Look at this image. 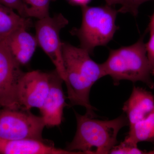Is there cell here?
I'll return each instance as SVG.
<instances>
[{
    "label": "cell",
    "instance_id": "6da1fadb",
    "mask_svg": "<svg viewBox=\"0 0 154 154\" xmlns=\"http://www.w3.org/2000/svg\"><path fill=\"white\" fill-rule=\"evenodd\" d=\"M62 51L67 78V98L71 105L83 106L86 108V115L96 117V109L90 103V94L95 83L105 76L101 64L93 60L86 50L68 42H62Z\"/></svg>",
    "mask_w": 154,
    "mask_h": 154
},
{
    "label": "cell",
    "instance_id": "7a4b0ae2",
    "mask_svg": "<svg viewBox=\"0 0 154 154\" xmlns=\"http://www.w3.org/2000/svg\"><path fill=\"white\" fill-rule=\"evenodd\" d=\"M77 130L74 137L66 146L70 151L85 154H109L117 145V136L120 130L129 125L128 119L122 115L110 120L94 119L85 114L75 112Z\"/></svg>",
    "mask_w": 154,
    "mask_h": 154
},
{
    "label": "cell",
    "instance_id": "3957f363",
    "mask_svg": "<svg viewBox=\"0 0 154 154\" xmlns=\"http://www.w3.org/2000/svg\"><path fill=\"white\" fill-rule=\"evenodd\" d=\"M144 37V35L129 46L110 49L107 60L101 64L105 76L111 77L114 85L127 80L133 83L142 82L151 89L154 88Z\"/></svg>",
    "mask_w": 154,
    "mask_h": 154
},
{
    "label": "cell",
    "instance_id": "277c9868",
    "mask_svg": "<svg viewBox=\"0 0 154 154\" xmlns=\"http://www.w3.org/2000/svg\"><path fill=\"white\" fill-rule=\"evenodd\" d=\"M82 25L72 29V35L76 36L80 47L92 54L98 46H105L113 39L118 27L116 20L119 12L112 6L82 7Z\"/></svg>",
    "mask_w": 154,
    "mask_h": 154
},
{
    "label": "cell",
    "instance_id": "5b68a950",
    "mask_svg": "<svg viewBox=\"0 0 154 154\" xmlns=\"http://www.w3.org/2000/svg\"><path fill=\"white\" fill-rule=\"evenodd\" d=\"M45 124L42 117L30 110L2 108L0 110V139L7 140H43Z\"/></svg>",
    "mask_w": 154,
    "mask_h": 154
},
{
    "label": "cell",
    "instance_id": "8992f818",
    "mask_svg": "<svg viewBox=\"0 0 154 154\" xmlns=\"http://www.w3.org/2000/svg\"><path fill=\"white\" fill-rule=\"evenodd\" d=\"M69 21L62 14L38 19L35 23L38 45L50 59L55 70L66 85L67 78L63 59L60 32Z\"/></svg>",
    "mask_w": 154,
    "mask_h": 154
},
{
    "label": "cell",
    "instance_id": "52a82bcc",
    "mask_svg": "<svg viewBox=\"0 0 154 154\" xmlns=\"http://www.w3.org/2000/svg\"><path fill=\"white\" fill-rule=\"evenodd\" d=\"M20 66L5 40L0 42V105L2 108L21 109L17 102V88L25 72Z\"/></svg>",
    "mask_w": 154,
    "mask_h": 154
},
{
    "label": "cell",
    "instance_id": "ba28073f",
    "mask_svg": "<svg viewBox=\"0 0 154 154\" xmlns=\"http://www.w3.org/2000/svg\"><path fill=\"white\" fill-rule=\"evenodd\" d=\"M51 76V72L35 70L24 73L17 88V102L20 109L30 110L41 108L49 92Z\"/></svg>",
    "mask_w": 154,
    "mask_h": 154
},
{
    "label": "cell",
    "instance_id": "9c48e42d",
    "mask_svg": "<svg viewBox=\"0 0 154 154\" xmlns=\"http://www.w3.org/2000/svg\"><path fill=\"white\" fill-rule=\"evenodd\" d=\"M63 82L56 70L51 72L49 92L39 109L45 126H59L62 121L64 108L68 105L63 90Z\"/></svg>",
    "mask_w": 154,
    "mask_h": 154
},
{
    "label": "cell",
    "instance_id": "30bf717a",
    "mask_svg": "<svg viewBox=\"0 0 154 154\" xmlns=\"http://www.w3.org/2000/svg\"><path fill=\"white\" fill-rule=\"evenodd\" d=\"M0 154H83V153L57 148L45 140H7L0 139Z\"/></svg>",
    "mask_w": 154,
    "mask_h": 154
},
{
    "label": "cell",
    "instance_id": "8fae6325",
    "mask_svg": "<svg viewBox=\"0 0 154 154\" xmlns=\"http://www.w3.org/2000/svg\"><path fill=\"white\" fill-rule=\"evenodd\" d=\"M129 126L147 118L154 112V96L143 88L134 86L123 108Z\"/></svg>",
    "mask_w": 154,
    "mask_h": 154
},
{
    "label": "cell",
    "instance_id": "7c38bea8",
    "mask_svg": "<svg viewBox=\"0 0 154 154\" xmlns=\"http://www.w3.org/2000/svg\"><path fill=\"white\" fill-rule=\"evenodd\" d=\"M5 41L11 53L21 66L25 65L30 62L38 45L36 36L25 28L15 30Z\"/></svg>",
    "mask_w": 154,
    "mask_h": 154
},
{
    "label": "cell",
    "instance_id": "4fadbf2b",
    "mask_svg": "<svg viewBox=\"0 0 154 154\" xmlns=\"http://www.w3.org/2000/svg\"><path fill=\"white\" fill-rule=\"evenodd\" d=\"M30 18L22 17L13 9L0 4V42L5 40L15 30L33 26Z\"/></svg>",
    "mask_w": 154,
    "mask_h": 154
},
{
    "label": "cell",
    "instance_id": "5bb4252c",
    "mask_svg": "<svg viewBox=\"0 0 154 154\" xmlns=\"http://www.w3.org/2000/svg\"><path fill=\"white\" fill-rule=\"evenodd\" d=\"M129 127L125 140L137 144L141 142L154 141V112L147 118Z\"/></svg>",
    "mask_w": 154,
    "mask_h": 154
},
{
    "label": "cell",
    "instance_id": "9a60e30c",
    "mask_svg": "<svg viewBox=\"0 0 154 154\" xmlns=\"http://www.w3.org/2000/svg\"><path fill=\"white\" fill-rule=\"evenodd\" d=\"M54 0H22L25 17L43 19L49 16L50 3Z\"/></svg>",
    "mask_w": 154,
    "mask_h": 154
},
{
    "label": "cell",
    "instance_id": "2e32d148",
    "mask_svg": "<svg viewBox=\"0 0 154 154\" xmlns=\"http://www.w3.org/2000/svg\"><path fill=\"white\" fill-rule=\"evenodd\" d=\"M109 154H147L138 148L137 144L125 140L118 145H116L111 150Z\"/></svg>",
    "mask_w": 154,
    "mask_h": 154
},
{
    "label": "cell",
    "instance_id": "e0dca14e",
    "mask_svg": "<svg viewBox=\"0 0 154 154\" xmlns=\"http://www.w3.org/2000/svg\"><path fill=\"white\" fill-rule=\"evenodd\" d=\"M150 1L154 0H122L121 8L118 10L119 13H129L134 17H137L141 5Z\"/></svg>",
    "mask_w": 154,
    "mask_h": 154
},
{
    "label": "cell",
    "instance_id": "ac0fdd59",
    "mask_svg": "<svg viewBox=\"0 0 154 154\" xmlns=\"http://www.w3.org/2000/svg\"><path fill=\"white\" fill-rule=\"evenodd\" d=\"M149 39L146 43L147 57L151 69L152 75H154V32L150 33Z\"/></svg>",
    "mask_w": 154,
    "mask_h": 154
},
{
    "label": "cell",
    "instance_id": "d6986e66",
    "mask_svg": "<svg viewBox=\"0 0 154 154\" xmlns=\"http://www.w3.org/2000/svg\"><path fill=\"white\" fill-rule=\"evenodd\" d=\"M0 4L13 9L22 17H26L22 0H0Z\"/></svg>",
    "mask_w": 154,
    "mask_h": 154
},
{
    "label": "cell",
    "instance_id": "ffe728a7",
    "mask_svg": "<svg viewBox=\"0 0 154 154\" xmlns=\"http://www.w3.org/2000/svg\"><path fill=\"white\" fill-rule=\"evenodd\" d=\"M72 4L82 6L87 5L91 0H68Z\"/></svg>",
    "mask_w": 154,
    "mask_h": 154
},
{
    "label": "cell",
    "instance_id": "44dd1931",
    "mask_svg": "<svg viewBox=\"0 0 154 154\" xmlns=\"http://www.w3.org/2000/svg\"><path fill=\"white\" fill-rule=\"evenodd\" d=\"M105 2L107 5L113 7L116 5H121L122 0H105Z\"/></svg>",
    "mask_w": 154,
    "mask_h": 154
},
{
    "label": "cell",
    "instance_id": "7402d4cb",
    "mask_svg": "<svg viewBox=\"0 0 154 154\" xmlns=\"http://www.w3.org/2000/svg\"><path fill=\"white\" fill-rule=\"evenodd\" d=\"M148 30L150 33L154 32V12L151 18L150 21L149 23Z\"/></svg>",
    "mask_w": 154,
    "mask_h": 154
},
{
    "label": "cell",
    "instance_id": "603a6c76",
    "mask_svg": "<svg viewBox=\"0 0 154 154\" xmlns=\"http://www.w3.org/2000/svg\"><path fill=\"white\" fill-rule=\"evenodd\" d=\"M147 154H154V149L148 152H147Z\"/></svg>",
    "mask_w": 154,
    "mask_h": 154
},
{
    "label": "cell",
    "instance_id": "cb8c5ba5",
    "mask_svg": "<svg viewBox=\"0 0 154 154\" xmlns=\"http://www.w3.org/2000/svg\"><path fill=\"white\" fill-rule=\"evenodd\" d=\"M2 107H1V105H0V110H1V109H2Z\"/></svg>",
    "mask_w": 154,
    "mask_h": 154
}]
</instances>
